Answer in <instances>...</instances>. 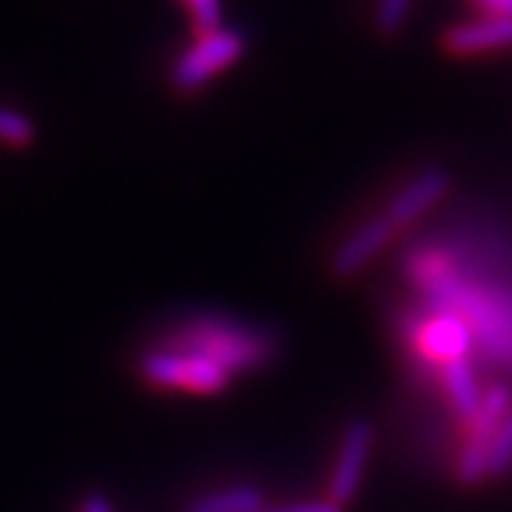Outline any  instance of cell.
Returning a JSON list of instances; mask_svg holds the SVG:
<instances>
[{
    "mask_svg": "<svg viewBox=\"0 0 512 512\" xmlns=\"http://www.w3.org/2000/svg\"><path fill=\"white\" fill-rule=\"evenodd\" d=\"M399 234V225L390 220L387 214H379L373 220H367L359 231H353L330 259V271L339 276V279H348V276L359 274L367 262L376 254H382L384 248L393 242V237Z\"/></svg>",
    "mask_w": 512,
    "mask_h": 512,
    "instance_id": "8",
    "label": "cell"
},
{
    "mask_svg": "<svg viewBox=\"0 0 512 512\" xmlns=\"http://www.w3.org/2000/svg\"><path fill=\"white\" fill-rule=\"evenodd\" d=\"M370 450H373V427L365 419L350 421L328 484V498L336 501L339 507L350 504L359 493L367 461H370Z\"/></svg>",
    "mask_w": 512,
    "mask_h": 512,
    "instance_id": "7",
    "label": "cell"
},
{
    "mask_svg": "<svg viewBox=\"0 0 512 512\" xmlns=\"http://www.w3.org/2000/svg\"><path fill=\"white\" fill-rule=\"evenodd\" d=\"M444 52L458 57L481 55V52H495V49H510L512 46V18H498L487 15L481 20L458 23L450 26L441 35Z\"/></svg>",
    "mask_w": 512,
    "mask_h": 512,
    "instance_id": "9",
    "label": "cell"
},
{
    "mask_svg": "<svg viewBox=\"0 0 512 512\" xmlns=\"http://www.w3.org/2000/svg\"><path fill=\"white\" fill-rule=\"evenodd\" d=\"M512 470V410L507 419L498 424L493 444H490V458H487V473L490 476H504Z\"/></svg>",
    "mask_w": 512,
    "mask_h": 512,
    "instance_id": "13",
    "label": "cell"
},
{
    "mask_svg": "<svg viewBox=\"0 0 512 512\" xmlns=\"http://www.w3.org/2000/svg\"><path fill=\"white\" fill-rule=\"evenodd\" d=\"M407 276L424 293L430 313H453L481 345L484 356L512 367L510 271L490 268V279L467 262V274L453 265L444 245H419L407 254Z\"/></svg>",
    "mask_w": 512,
    "mask_h": 512,
    "instance_id": "1",
    "label": "cell"
},
{
    "mask_svg": "<svg viewBox=\"0 0 512 512\" xmlns=\"http://www.w3.org/2000/svg\"><path fill=\"white\" fill-rule=\"evenodd\" d=\"M410 3L413 0H379L376 3V29H379V35H396L399 29H402L404 18H407V12H410Z\"/></svg>",
    "mask_w": 512,
    "mask_h": 512,
    "instance_id": "15",
    "label": "cell"
},
{
    "mask_svg": "<svg viewBox=\"0 0 512 512\" xmlns=\"http://www.w3.org/2000/svg\"><path fill=\"white\" fill-rule=\"evenodd\" d=\"M441 384L447 390V399H450V407L461 421H473V416L481 407V387H478L476 370H473V362L470 359H456L450 365L441 367Z\"/></svg>",
    "mask_w": 512,
    "mask_h": 512,
    "instance_id": "11",
    "label": "cell"
},
{
    "mask_svg": "<svg viewBox=\"0 0 512 512\" xmlns=\"http://www.w3.org/2000/svg\"><path fill=\"white\" fill-rule=\"evenodd\" d=\"M197 35L205 37L220 29V0H185Z\"/></svg>",
    "mask_w": 512,
    "mask_h": 512,
    "instance_id": "16",
    "label": "cell"
},
{
    "mask_svg": "<svg viewBox=\"0 0 512 512\" xmlns=\"http://www.w3.org/2000/svg\"><path fill=\"white\" fill-rule=\"evenodd\" d=\"M262 507H265L262 490H256L251 484H239L220 493L202 495L197 501H191L185 512H256Z\"/></svg>",
    "mask_w": 512,
    "mask_h": 512,
    "instance_id": "12",
    "label": "cell"
},
{
    "mask_svg": "<svg viewBox=\"0 0 512 512\" xmlns=\"http://www.w3.org/2000/svg\"><path fill=\"white\" fill-rule=\"evenodd\" d=\"M512 410V390L507 384H493L484 399L478 413L470 421V433H467V444L461 450L456 464V476L461 484L476 487L484 478H490L487 473V458H490V444H493L495 430L498 424L507 419V413Z\"/></svg>",
    "mask_w": 512,
    "mask_h": 512,
    "instance_id": "4",
    "label": "cell"
},
{
    "mask_svg": "<svg viewBox=\"0 0 512 512\" xmlns=\"http://www.w3.org/2000/svg\"><path fill=\"white\" fill-rule=\"evenodd\" d=\"M478 6L498 18H512V0H476Z\"/></svg>",
    "mask_w": 512,
    "mask_h": 512,
    "instance_id": "18",
    "label": "cell"
},
{
    "mask_svg": "<svg viewBox=\"0 0 512 512\" xmlns=\"http://www.w3.org/2000/svg\"><path fill=\"white\" fill-rule=\"evenodd\" d=\"M151 350H180L211 359L214 365L234 373H251L276 356V339L268 330L251 328L228 316H194L185 325L165 333Z\"/></svg>",
    "mask_w": 512,
    "mask_h": 512,
    "instance_id": "2",
    "label": "cell"
},
{
    "mask_svg": "<svg viewBox=\"0 0 512 512\" xmlns=\"http://www.w3.org/2000/svg\"><path fill=\"white\" fill-rule=\"evenodd\" d=\"M407 339L424 362L439 365V370L456 359H467L473 348V333L453 313H430L424 319H413Z\"/></svg>",
    "mask_w": 512,
    "mask_h": 512,
    "instance_id": "6",
    "label": "cell"
},
{
    "mask_svg": "<svg viewBox=\"0 0 512 512\" xmlns=\"http://www.w3.org/2000/svg\"><path fill=\"white\" fill-rule=\"evenodd\" d=\"M140 376L151 387L185 390V393H197V396H217L234 379L225 367L214 365L211 359L197 356V353H180V350L143 353Z\"/></svg>",
    "mask_w": 512,
    "mask_h": 512,
    "instance_id": "3",
    "label": "cell"
},
{
    "mask_svg": "<svg viewBox=\"0 0 512 512\" xmlns=\"http://www.w3.org/2000/svg\"><path fill=\"white\" fill-rule=\"evenodd\" d=\"M447 188H450V177L444 171H439V168L424 171L416 180H410V183L404 185L402 191L390 200V205L384 208V214L399 225V231H404L410 222L424 217L447 194Z\"/></svg>",
    "mask_w": 512,
    "mask_h": 512,
    "instance_id": "10",
    "label": "cell"
},
{
    "mask_svg": "<svg viewBox=\"0 0 512 512\" xmlns=\"http://www.w3.org/2000/svg\"><path fill=\"white\" fill-rule=\"evenodd\" d=\"M80 512H111V504L103 495H89V498L83 501Z\"/></svg>",
    "mask_w": 512,
    "mask_h": 512,
    "instance_id": "19",
    "label": "cell"
},
{
    "mask_svg": "<svg viewBox=\"0 0 512 512\" xmlns=\"http://www.w3.org/2000/svg\"><path fill=\"white\" fill-rule=\"evenodd\" d=\"M0 143L3 146L26 148L35 143V126L12 109H0Z\"/></svg>",
    "mask_w": 512,
    "mask_h": 512,
    "instance_id": "14",
    "label": "cell"
},
{
    "mask_svg": "<svg viewBox=\"0 0 512 512\" xmlns=\"http://www.w3.org/2000/svg\"><path fill=\"white\" fill-rule=\"evenodd\" d=\"M256 512H345L330 498H319V501H296V504H285V507H262Z\"/></svg>",
    "mask_w": 512,
    "mask_h": 512,
    "instance_id": "17",
    "label": "cell"
},
{
    "mask_svg": "<svg viewBox=\"0 0 512 512\" xmlns=\"http://www.w3.org/2000/svg\"><path fill=\"white\" fill-rule=\"evenodd\" d=\"M242 49H245V40H242V35L234 32V29H217V32H211V35L200 37V40L177 60L174 74H171V77H174V86L185 94L200 92L202 86H205L214 74H220L222 69H228L231 63H237L239 55H242Z\"/></svg>",
    "mask_w": 512,
    "mask_h": 512,
    "instance_id": "5",
    "label": "cell"
}]
</instances>
